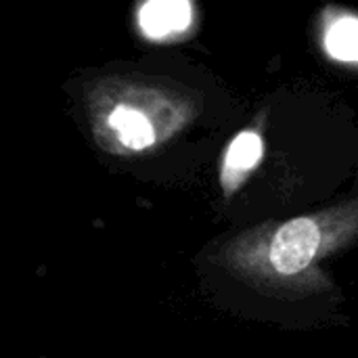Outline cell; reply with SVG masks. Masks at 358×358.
Listing matches in <instances>:
<instances>
[{"mask_svg": "<svg viewBox=\"0 0 358 358\" xmlns=\"http://www.w3.org/2000/svg\"><path fill=\"white\" fill-rule=\"evenodd\" d=\"M358 243V197L289 220L262 222L227 239L216 262L237 281L275 298H308L334 283L321 262Z\"/></svg>", "mask_w": 358, "mask_h": 358, "instance_id": "cell-1", "label": "cell"}, {"mask_svg": "<svg viewBox=\"0 0 358 358\" xmlns=\"http://www.w3.org/2000/svg\"><path fill=\"white\" fill-rule=\"evenodd\" d=\"M199 109L201 99L189 86L145 73L107 76L86 92L94 143L120 157L159 151L193 124Z\"/></svg>", "mask_w": 358, "mask_h": 358, "instance_id": "cell-2", "label": "cell"}, {"mask_svg": "<svg viewBox=\"0 0 358 358\" xmlns=\"http://www.w3.org/2000/svg\"><path fill=\"white\" fill-rule=\"evenodd\" d=\"M193 23V6L187 0H153L138 10V25L151 40L182 36Z\"/></svg>", "mask_w": 358, "mask_h": 358, "instance_id": "cell-3", "label": "cell"}, {"mask_svg": "<svg viewBox=\"0 0 358 358\" xmlns=\"http://www.w3.org/2000/svg\"><path fill=\"white\" fill-rule=\"evenodd\" d=\"M262 155H264V145L256 130H243L231 141L220 170V185L224 195L235 193L243 185V180L260 164Z\"/></svg>", "mask_w": 358, "mask_h": 358, "instance_id": "cell-4", "label": "cell"}, {"mask_svg": "<svg viewBox=\"0 0 358 358\" xmlns=\"http://www.w3.org/2000/svg\"><path fill=\"white\" fill-rule=\"evenodd\" d=\"M327 52L346 63H358V17L344 15L329 23L325 31Z\"/></svg>", "mask_w": 358, "mask_h": 358, "instance_id": "cell-5", "label": "cell"}]
</instances>
